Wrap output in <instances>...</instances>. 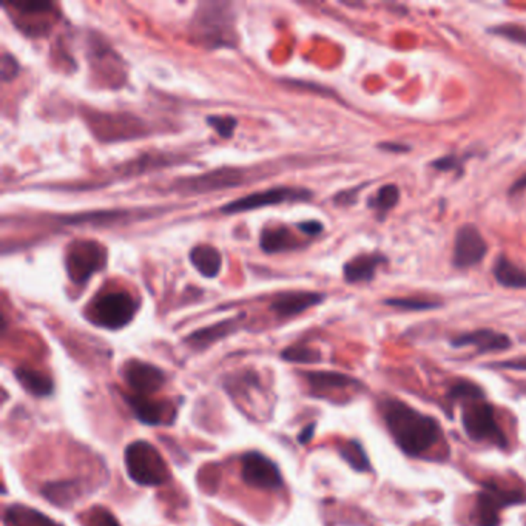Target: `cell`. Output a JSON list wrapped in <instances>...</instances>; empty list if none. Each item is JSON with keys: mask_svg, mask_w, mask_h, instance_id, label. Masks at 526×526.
I'll use <instances>...</instances> for the list:
<instances>
[{"mask_svg": "<svg viewBox=\"0 0 526 526\" xmlns=\"http://www.w3.org/2000/svg\"><path fill=\"white\" fill-rule=\"evenodd\" d=\"M380 410L394 441L408 455H423L440 438L438 423L432 417L410 408L405 401L383 400Z\"/></svg>", "mask_w": 526, "mask_h": 526, "instance_id": "cell-1", "label": "cell"}, {"mask_svg": "<svg viewBox=\"0 0 526 526\" xmlns=\"http://www.w3.org/2000/svg\"><path fill=\"white\" fill-rule=\"evenodd\" d=\"M230 4H201L192 20V36L207 48L233 47L236 42L235 13Z\"/></svg>", "mask_w": 526, "mask_h": 526, "instance_id": "cell-2", "label": "cell"}, {"mask_svg": "<svg viewBox=\"0 0 526 526\" xmlns=\"http://www.w3.org/2000/svg\"><path fill=\"white\" fill-rule=\"evenodd\" d=\"M128 477L141 486H158L169 480V469L158 449L144 440L133 441L125 449Z\"/></svg>", "mask_w": 526, "mask_h": 526, "instance_id": "cell-3", "label": "cell"}, {"mask_svg": "<svg viewBox=\"0 0 526 526\" xmlns=\"http://www.w3.org/2000/svg\"><path fill=\"white\" fill-rule=\"evenodd\" d=\"M136 315V301L128 292L113 291L97 295L88 307V318L104 329L118 331Z\"/></svg>", "mask_w": 526, "mask_h": 526, "instance_id": "cell-4", "label": "cell"}, {"mask_svg": "<svg viewBox=\"0 0 526 526\" xmlns=\"http://www.w3.org/2000/svg\"><path fill=\"white\" fill-rule=\"evenodd\" d=\"M463 428L474 441H490L491 445L506 449L508 438L495 420L494 408L487 401H468L463 409Z\"/></svg>", "mask_w": 526, "mask_h": 526, "instance_id": "cell-5", "label": "cell"}, {"mask_svg": "<svg viewBox=\"0 0 526 526\" xmlns=\"http://www.w3.org/2000/svg\"><path fill=\"white\" fill-rule=\"evenodd\" d=\"M106 250L96 241H74L67 249L65 268L74 284H83L93 273L105 268Z\"/></svg>", "mask_w": 526, "mask_h": 526, "instance_id": "cell-6", "label": "cell"}, {"mask_svg": "<svg viewBox=\"0 0 526 526\" xmlns=\"http://www.w3.org/2000/svg\"><path fill=\"white\" fill-rule=\"evenodd\" d=\"M314 193L307 188L303 187H273L261 192L250 193L247 196H242L240 200L232 201L221 207V213L224 215H236V213L251 212L268 205H278L283 202H306L310 201Z\"/></svg>", "mask_w": 526, "mask_h": 526, "instance_id": "cell-7", "label": "cell"}, {"mask_svg": "<svg viewBox=\"0 0 526 526\" xmlns=\"http://www.w3.org/2000/svg\"><path fill=\"white\" fill-rule=\"evenodd\" d=\"M526 501V497L518 491H509L497 485H486L477 494L474 506V522L477 526H499V513L506 506L518 505Z\"/></svg>", "mask_w": 526, "mask_h": 526, "instance_id": "cell-8", "label": "cell"}, {"mask_svg": "<svg viewBox=\"0 0 526 526\" xmlns=\"http://www.w3.org/2000/svg\"><path fill=\"white\" fill-rule=\"evenodd\" d=\"M241 476L244 482L256 490L275 491L283 486V477L277 464L259 452L242 455Z\"/></svg>", "mask_w": 526, "mask_h": 526, "instance_id": "cell-9", "label": "cell"}, {"mask_svg": "<svg viewBox=\"0 0 526 526\" xmlns=\"http://www.w3.org/2000/svg\"><path fill=\"white\" fill-rule=\"evenodd\" d=\"M487 244L474 224H464L455 233L452 263L457 269H469L483 261Z\"/></svg>", "mask_w": 526, "mask_h": 526, "instance_id": "cell-10", "label": "cell"}, {"mask_svg": "<svg viewBox=\"0 0 526 526\" xmlns=\"http://www.w3.org/2000/svg\"><path fill=\"white\" fill-rule=\"evenodd\" d=\"M122 375H124L127 385L141 397H146L147 394H155L165 383V373L161 369L139 360L128 361L122 369Z\"/></svg>", "mask_w": 526, "mask_h": 526, "instance_id": "cell-11", "label": "cell"}, {"mask_svg": "<svg viewBox=\"0 0 526 526\" xmlns=\"http://www.w3.org/2000/svg\"><path fill=\"white\" fill-rule=\"evenodd\" d=\"M242 177L240 170L233 169H221L215 172H209L201 177H193L188 179H182L177 184V190L187 193H207L215 190L236 187L241 182Z\"/></svg>", "mask_w": 526, "mask_h": 526, "instance_id": "cell-12", "label": "cell"}, {"mask_svg": "<svg viewBox=\"0 0 526 526\" xmlns=\"http://www.w3.org/2000/svg\"><path fill=\"white\" fill-rule=\"evenodd\" d=\"M451 345L454 347H468L474 346L478 354L486 352H500V350H506L511 347V338L508 335L501 332H495L491 329H478L466 332L462 335H457L455 338L451 340Z\"/></svg>", "mask_w": 526, "mask_h": 526, "instance_id": "cell-13", "label": "cell"}, {"mask_svg": "<svg viewBox=\"0 0 526 526\" xmlns=\"http://www.w3.org/2000/svg\"><path fill=\"white\" fill-rule=\"evenodd\" d=\"M324 300L323 293L318 292H306V291H293L278 295L270 304V310L277 314L279 318H292L300 315L307 309L317 306Z\"/></svg>", "mask_w": 526, "mask_h": 526, "instance_id": "cell-14", "label": "cell"}, {"mask_svg": "<svg viewBox=\"0 0 526 526\" xmlns=\"http://www.w3.org/2000/svg\"><path fill=\"white\" fill-rule=\"evenodd\" d=\"M387 258L383 254H361L354 256L342 268V277L349 284L369 283L375 278L377 269L381 264H386Z\"/></svg>", "mask_w": 526, "mask_h": 526, "instance_id": "cell-15", "label": "cell"}, {"mask_svg": "<svg viewBox=\"0 0 526 526\" xmlns=\"http://www.w3.org/2000/svg\"><path fill=\"white\" fill-rule=\"evenodd\" d=\"M492 275L499 286L506 289H526V270L518 268L506 255H499L492 265Z\"/></svg>", "mask_w": 526, "mask_h": 526, "instance_id": "cell-16", "label": "cell"}, {"mask_svg": "<svg viewBox=\"0 0 526 526\" xmlns=\"http://www.w3.org/2000/svg\"><path fill=\"white\" fill-rule=\"evenodd\" d=\"M190 263L205 278H215L219 275L223 258L218 249L207 244H200L190 250Z\"/></svg>", "mask_w": 526, "mask_h": 526, "instance_id": "cell-17", "label": "cell"}, {"mask_svg": "<svg viewBox=\"0 0 526 526\" xmlns=\"http://www.w3.org/2000/svg\"><path fill=\"white\" fill-rule=\"evenodd\" d=\"M125 400L128 403V406L132 408L136 418L150 426L161 424L165 415L170 414L169 406L167 405H162V403H158L153 400H147L146 397H141V395H136V397L125 395Z\"/></svg>", "mask_w": 526, "mask_h": 526, "instance_id": "cell-18", "label": "cell"}, {"mask_svg": "<svg viewBox=\"0 0 526 526\" xmlns=\"http://www.w3.org/2000/svg\"><path fill=\"white\" fill-rule=\"evenodd\" d=\"M238 324H240V318L226 319V321H221L218 324L205 327V329L193 332L187 338V342L196 349H204L210 346L212 342H215L221 338L227 337V335H230L232 332H235L236 329H238Z\"/></svg>", "mask_w": 526, "mask_h": 526, "instance_id": "cell-19", "label": "cell"}, {"mask_svg": "<svg viewBox=\"0 0 526 526\" xmlns=\"http://www.w3.org/2000/svg\"><path fill=\"white\" fill-rule=\"evenodd\" d=\"M14 373H16V380L22 385V387L27 392L36 395V397H48L55 391L53 380L39 371L18 368Z\"/></svg>", "mask_w": 526, "mask_h": 526, "instance_id": "cell-20", "label": "cell"}, {"mask_svg": "<svg viewBox=\"0 0 526 526\" xmlns=\"http://www.w3.org/2000/svg\"><path fill=\"white\" fill-rule=\"evenodd\" d=\"M4 522L5 526H59L50 517L43 515L41 511L20 505H14L6 509Z\"/></svg>", "mask_w": 526, "mask_h": 526, "instance_id": "cell-21", "label": "cell"}, {"mask_svg": "<svg viewBox=\"0 0 526 526\" xmlns=\"http://www.w3.org/2000/svg\"><path fill=\"white\" fill-rule=\"evenodd\" d=\"M259 246H261L265 254H279V251L295 249L296 241L287 228L277 227L263 232Z\"/></svg>", "mask_w": 526, "mask_h": 526, "instance_id": "cell-22", "label": "cell"}, {"mask_svg": "<svg viewBox=\"0 0 526 526\" xmlns=\"http://www.w3.org/2000/svg\"><path fill=\"white\" fill-rule=\"evenodd\" d=\"M306 378L315 391H332V389H342L357 383L354 378L338 372H309L306 373Z\"/></svg>", "mask_w": 526, "mask_h": 526, "instance_id": "cell-23", "label": "cell"}, {"mask_svg": "<svg viewBox=\"0 0 526 526\" xmlns=\"http://www.w3.org/2000/svg\"><path fill=\"white\" fill-rule=\"evenodd\" d=\"M400 201V188L395 184H385L378 188V192L371 198L369 207L377 213L380 219H383L389 212Z\"/></svg>", "mask_w": 526, "mask_h": 526, "instance_id": "cell-24", "label": "cell"}, {"mask_svg": "<svg viewBox=\"0 0 526 526\" xmlns=\"http://www.w3.org/2000/svg\"><path fill=\"white\" fill-rule=\"evenodd\" d=\"M385 304L406 312H424L436 310L441 307L443 303L437 298H431V296H397V298L385 300Z\"/></svg>", "mask_w": 526, "mask_h": 526, "instance_id": "cell-25", "label": "cell"}, {"mask_svg": "<svg viewBox=\"0 0 526 526\" xmlns=\"http://www.w3.org/2000/svg\"><path fill=\"white\" fill-rule=\"evenodd\" d=\"M128 216L127 212H93V213H81L76 216H67L62 218L64 224H73V226H82V224H93V226H105L119 223V221L125 219Z\"/></svg>", "mask_w": 526, "mask_h": 526, "instance_id": "cell-26", "label": "cell"}, {"mask_svg": "<svg viewBox=\"0 0 526 526\" xmlns=\"http://www.w3.org/2000/svg\"><path fill=\"white\" fill-rule=\"evenodd\" d=\"M78 491L79 487L74 482H56L45 485L42 487V495L57 506H67L78 497Z\"/></svg>", "mask_w": 526, "mask_h": 526, "instance_id": "cell-27", "label": "cell"}, {"mask_svg": "<svg viewBox=\"0 0 526 526\" xmlns=\"http://www.w3.org/2000/svg\"><path fill=\"white\" fill-rule=\"evenodd\" d=\"M340 454L342 455V459H345L354 469L369 471V468H371L369 459H368V455H366L363 446L358 443V441H355V440L347 441V443H345L340 448Z\"/></svg>", "mask_w": 526, "mask_h": 526, "instance_id": "cell-28", "label": "cell"}, {"mask_svg": "<svg viewBox=\"0 0 526 526\" xmlns=\"http://www.w3.org/2000/svg\"><path fill=\"white\" fill-rule=\"evenodd\" d=\"M449 397L452 400H463V401H474L482 400L485 395L483 391L478 386L469 383V381H459V383L451 387Z\"/></svg>", "mask_w": 526, "mask_h": 526, "instance_id": "cell-29", "label": "cell"}, {"mask_svg": "<svg viewBox=\"0 0 526 526\" xmlns=\"http://www.w3.org/2000/svg\"><path fill=\"white\" fill-rule=\"evenodd\" d=\"M283 358L287 361H293V363H317L319 361V352L317 350L306 347V346H291L286 350H283Z\"/></svg>", "mask_w": 526, "mask_h": 526, "instance_id": "cell-30", "label": "cell"}, {"mask_svg": "<svg viewBox=\"0 0 526 526\" xmlns=\"http://www.w3.org/2000/svg\"><path fill=\"white\" fill-rule=\"evenodd\" d=\"M490 32L492 34H497L503 39H508L511 42L526 45V28L515 25V24H505V25H497L491 28Z\"/></svg>", "mask_w": 526, "mask_h": 526, "instance_id": "cell-31", "label": "cell"}, {"mask_svg": "<svg viewBox=\"0 0 526 526\" xmlns=\"http://www.w3.org/2000/svg\"><path fill=\"white\" fill-rule=\"evenodd\" d=\"M207 124L212 127L215 132L221 136V138H230L233 134L235 128H236V122L235 118L232 116H223V114H216V116H209L207 118Z\"/></svg>", "mask_w": 526, "mask_h": 526, "instance_id": "cell-32", "label": "cell"}, {"mask_svg": "<svg viewBox=\"0 0 526 526\" xmlns=\"http://www.w3.org/2000/svg\"><path fill=\"white\" fill-rule=\"evenodd\" d=\"M462 164H463V158H457L455 155H448L443 158L434 159L431 162L432 169H437L440 172H451L455 170L462 173Z\"/></svg>", "mask_w": 526, "mask_h": 526, "instance_id": "cell-33", "label": "cell"}, {"mask_svg": "<svg viewBox=\"0 0 526 526\" xmlns=\"http://www.w3.org/2000/svg\"><path fill=\"white\" fill-rule=\"evenodd\" d=\"M19 73V64L14 56H11L10 53H4L2 55V65H0V74H2V81L4 82H10L16 74Z\"/></svg>", "mask_w": 526, "mask_h": 526, "instance_id": "cell-34", "label": "cell"}, {"mask_svg": "<svg viewBox=\"0 0 526 526\" xmlns=\"http://www.w3.org/2000/svg\"><path fill=\"white\" fill-rule=\"evenodd\" d=\"M87 526H119V523L111 513L101 508V509H96L95 513L90 515Z\"/></svg>", "mask_w": 526, "mask_h": 526, "instance_id": "cell-35", "label": "cell"}, {"mask_svg": "<svg viewBox=\"0 0 526 526\" xmlns=\"http://www.w3.org/2000/svg\"><path fill=\"white\" fill-rule=\"evenodd\" d=\"M361 188H363V186L357 187V188H349V190H345V192L338 193L337 196H335V204H338V205L354 204L357 201V196H358V193H360Z\"/></svg>", "mask_w": 526, "mask_h": 526, "instance_id": "cell-36", "label": "cell"}, {"mask_svg": "<svg viewBox=\"0 0 526 526\" xmlns=\"http://www.w3.org/2000/svg\"><path fill=\"white\" fill-rule=\"evenodd\" d=\"M298 230L307 236H317L324 230V226L319 221H304L298 224Z\"/></svg>", "mask_w": 526, "mask_h": 526, "instance_id": "cell-37", "label": "cell"}, {"mask_svg": "<svg viewBox=\"0 0 526 526\" xmlns=\"http://www.w3.org/2000/svg\"><path fill=\"white\" fill-rule=\"evenodd\" d=\"M378 148L385 151H391V153H405V151L410 150L409 146H405V144H400V142H381L378 144Z\"/></svg>", "mask_w": 526, "mask_h": 526, "instance_id": "cell-38", "label": "cell"}, {"mask_svg": "<svg viewBox=\"0 0 526 526\" xmlns=\"http://www.w3.org/2000/svg\"><path fill=\"white\" fill-rule=\"evenodd\" d=\"M497 368L514 369V371H526V358H517V360L497 363Z\"/></svg>", "mask_w": 526, "mask_h": 526, "instance_id": "cell-39", "label": "cell"}, {"mask_svg": "<svg viewBox=\"0 0 526 526\" xmlns=\"http://www.w3.org/2000/svg\"><path fill=\"white\" fill-rule=\"evenodd\" d=\"M526 190V174H523L522 178H518L513 186H511L509 188V195L511 196H517V195H522Z\"/></svg>", "mask_w": 526, "mask_h": 526, "instance_id": "cell-40", "label": "cell"}, {"mask_svg": "<svg viewBox=\"0 0 526 526\" xmlns=\"http://www.w3.org/2000/svg\"><path fill=\"white\" fill-rule=\"evenodd\" d=\"M314 431H315V424L307 426V428L304 429V431L301 432V436H300V441H301V443H307V441L312 438V436H314Z\"/></svg>", "mask_w": 526, "mask_h": 526, "instance_id": "cell-41", "label": "cell"}]
</instances>
